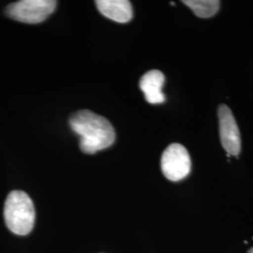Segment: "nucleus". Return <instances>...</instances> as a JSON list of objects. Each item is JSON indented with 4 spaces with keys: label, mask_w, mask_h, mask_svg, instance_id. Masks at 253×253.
I'll list each match as a JSON object with an SVG mask.
<instances>
[{
    "label": "nucleus",
    "mask_w": 253,
    "mask_h": 253,
    "mask_svg": "<svg viewBox=\"0 0 253 253\" xmlns=\"http://www.w3.org/2000/svg\"><path fill=\"white\" fill-rule=\"evenodd\" d=\"M73 131L80 137V147L85 154L108 148L116 141V130L108 120L89 110L74 113L70 119Z\"/></svg>",
    "instance_id": "nucleus-1"
},
{
    "label": "nucleus",
    "mask_w": 253,
    "mask_h": 253,
    "mask_svg": "<svg viewBox=\"0 0 253 253\" xmlns=\"http://www.w3.org/2000/svg\"><path fill=\"white\" fill-rule=\"evenodd\" d=\"M217 115L221 145L228 155L237 157L241 151V137L235 117L225 104L218 107Z\"/></svg>",
    "instance_id": "nucleus-5"
},
{
    "label": "nucleus",
    "mask_w": 253,
    "mask_h": 253,
    "mask_svg": "<svg viewBox=\"0 0 253 253\" xmlns=\"http://www.w3.org/2000/svg\"><path fill=\"white\" fill-rule=\"evenodd\" d=\"M35 208L32 200L22 190L9 193L4 206V218L9 231L18 235H27L35 224Z\"/></svg>",
    "instance_id": "nucleus-2"
},
{
    "label": "nucleus",
    "mask_w": 253,
    "mask_h": 253,
    "mask_svg": "<svg viewBox=\"0 0 253 253\" xmlns=\"http://www.w3.org/2000/svg\"><path fill=\"white\" fill-rule=\"evenodd\" d=\"M54 0H21L9 5L6 13L9 18L26 24H39L54 12Z\"/></svg>",
    "instance_id": "nucleus-3"
},
{
    "label": "nucleus",
    "mask_w": 253,
    "mask_h": 253,
    "mask_svg": "<svg viewBox=\"0 0 253 253\" xmlns=\"http://www.w3.org/2000/svg\"><path fill=\"white\" fill-rule=\"evenodd\" d=\"M248 253H253V249H251V250L248 252Z\"/></svg>",
    "instance_id": "nucleus-9"
},
{
    "label": "nucleus",
    "mask_w": 253,
    "mask_h": 253,
    "mask_svg": "<svg viewBox=\"0 0 253 253\" xmlns=\"http://www.w3.org/2000/svg\"><path fill=\"white\" fill-rule=\"evenodd\" d=\"M96 6L106 18L118 23H127L133 16L131 3L127 0H97Z\"/></svg>",
    "instance_id": "nucleus-7"
},
{
    "label": "nucleus",
    "mask_w": 253,
    "mask_h": 253,
    "mask_svg": "<svg viewBox=\"0 0 253 253\" xmlns=\"http://www.w3.org/2000/svg\"><path fill=\"white\" fill-rule=\"evenodd\" d=\"M162 171L169 180L177 182L187 177L191 169L190 154L180 144L169 145L162 156Z\"/></svg>",
    "instance_id": "nucleus-4"
},
{
    "label": "nucleus",
    "mask_w": 253,
    "mask_h": 253,
    "mask_svg": "<svg viewBox=\"0 0 253 253\" xmlns=\"http://www.w3.org/2000/svg\"><path fill=\"white\" fill-rule=\"evenodd\" d=\"M182 2L201 18H210L214 16L220 7L218 0H184Z\"/></svg>",
    "instance_id": "nucleus-8"
},
{
    "label": "nucleus",
    "mask_w": 253,
    "mask_h": 253,
    "mask_svg": "<svg viewBox=\"0 0 253 253\" xmlns=\"http://www.w3.org/2000/svg\"><path fill=\"white\" fill-rule=\"evenodd\" d=\"M164 82V74L158 70L149 71L141 78L140 88L143 91L147 102L159 104L165 101V96L163 92Z\"/></svg>",
    "instance_id": "nucleus-6"
}]
</instances>
